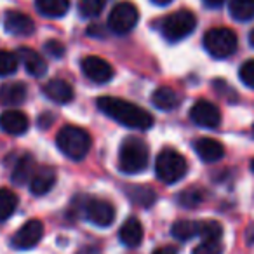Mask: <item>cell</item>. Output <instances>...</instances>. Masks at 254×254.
<instances>
[{"instance_id": "cell-1", "label": "cell", "mask_w": 254, "mask_h": 254, "mask_svg": "<svg viewBox=\"0 0 254 254\" xmlns=\"http://www.w3.org/2000/svg\"><path fill=\"white\" fill-rule=\"evenodd\" d=\"M98 108L105 115L113 119L115 122L122 124L131 129H150L153 126V117L146 110L139 108L134 103H129L122 98H113V96H101L96 101Z\"/></svg>"}, {"instance_id": "cell-2", "label": "cell", "mask_w": 254, "mask_h": 254, "mask_svg": "<svg viewBox=\"0 0 254 254\" xmlns=\"http://www.w3.org/2000/svg\"><path fill=\"white\" fill-rule=\"evenodd\" d=\"M150 148L143 139L126 138L119 150V169L124 174H138L148 166Z\"/></svg>"}, {"instance_id": "cell-3", "label": "cell", "mask_w": 254, "mask_h": 254, "mask_svg": "<svg viewBox=\"0 0 254 254\" xmlns=\"http://www.w3.org/2000/svg\"><path fill=\"white\" fill-rule=\"evenodd\" d=\"M56 145L68 159L82 160L91 150V136L82 127L66 126L58 132Z\"/></svg>"}, {"instance_id": "cell-4", "label": "cell", "mask_w": 254, "mask_h": 254, "mask_svg": "<svg viewBox=\"0 0 254 254\" xmlns=\"http://www.w3.org/2000/svg\"><path fill=\"white\" fill-rule=\"evenodd\" d=\"M197 26V18L191 11H176L166 16L160 23V33L167 42H180L187 39Z\"/></svg>"}, {"instance_id": "cell-5", "label": "cell", "mask_w": 254, "mask_h": 254, "mask_svg": "<svg viewBox=\"0 0 254 254\" xmlns=\"http://www.w3.org/2000/svg\"><path fill=\"white\" fill-rule=\"evenodd\" d=\"M155 174L162 183L173 185L183 180L187 174V160L180 152L171 148H164L159 153L155 162Z\"/></svg>"}, {"instance_id": "cell-6", "label": "cell", "mask_w": 254, "mask_h": 254, "mask_svg": "<svg viewBox=\"0 0 254 254\" xmlns=\"http://www.w3.org/2000/svg\"><path fill=\"white\" fill-rule=\"evenodd\" d=\"M239 46V39H237L235 32L230 28H211L209 32H205L204 35V47L212 58H223L232 56L237 51Z\"/></svg>"}, {"instance_id": "cell-7", "label": "cell", "mask_w": 254, "mask_h": 254, "mask_svg": "<svg viewBox=\"0 0 254 254\" xmlns=\"http://www.w3.org/2000/svg\"><path fill=\"white\" fill-rule=\"evenodd\" d=\"M139 19V11L132 2H119L108 16V28L117 35L129 33Z\"/></svg>"}, {"instance_id": "cell-8", "label": "cell", "mask_w": 254, "mask_h": 254, "mask_svg": "<svg viewBox=\"0 0 254 254\" xmlns=\"http://www.w3.org/2000/svg\"><path fill=\"white\" fill-rule=\"evenodd\" d=\"M85 218L96 226L106 228L113 223L115 219V207L112 202L105 200V198H91L85 204Z\"/></svg>"}, {"instance_id": "cell-9", "label": "cell", "mask_w": 254, "mask_h": 254, "mask_svg": "<svg viewBox=\"0 0 254 254\" xmlns=\"http://www.w3.org/2000/svg\"><path fill=\"white\" fill-rule=\"evenodd\" d=\"M190 119L197 126L205 127V129H214V127H218L221 124V112H219V108L214 103L200 99V101H197L191 106Z\"/></svg>"}, {"instance_id": "cell-10", "label": "cell", "mask_w": 254, "mask_h": 254, "mask_svg": "<svg viewBox=\"0 0 254 254\" xmlns=\"http://www.w3.org/2000/svg\"><path fill=\"white\" fill-rule=\"evenodd\" d=\"M80 66H82V71H84L85 77H87L89 80L96 82V84H106V82L112 80L113 75H115L112 64L99 56L84 58Z\"/></svg>"}, {"instance_id": "cell-11", "label": "cell", "mask_w": 254, "mask_h": 254, "mask_svg": "<svg viewBox=\"0 0 254 254\" xmlns=\"http://www.w3.org/2000/svg\"><path fill=\"white\" fill-rule=\"evenodd\" d=\"M42 235H44L42 221H40V219H30V221H26L25 225L14 233V237H12V246L21 251L32 249V247H35L37 244L40 242Z\"/></svg>"}, {"instance_id": "cell-12", "label": "cell", "mask_w": 254, "mask_h": 254, "mask_svg": "<svg viewBox=\"0 0 254 254\" xmlns=\"http://www.w3.org/2000/svg\"><path fill=\"white\" fill-rule=\"evenodd\" d=\"M30 120L28 117L23 112H18V110H7L0 115V129L7 134L12 136H19L25 134L28 131Z\"/></svg>"}, {"instance_id": "cell-13", "label": "cell", "mask_w": 254, "mask_h": 254, "mask_svg": "<svg viewBox=\"0 0 254 254\" xmlns=\"http://www.w3.org/2000/svg\"><path fill=\"white\" fill-rule=\"evenodd\" d=\"M4 26L9 33H12V35H19V37L32 35L33 30H35V23H33V19L30 18L28 14L19 12V11H9L7 14H5Z\"/></svg>"}, {"instance_id": "cell-14", "label": "cell", "mask_w": 254, "mask_h": 254, "mask_svg": "<svg viewBox=\"0 0 254 254\" xmlns=\"http://www.w3.org/2000/svg\"><path fill=\"white\" fill-rule=\"evenodd\" d=\"M193 150L198 155V159L204 160V162H207V164L218 162V160H221L223 155H225V146L212 138L195 139Z\"/></svg>"}, {"instance_id": "cell-15", "label": "cell", "mask_w": 254, "mask_h": 254, "mask_svg": "<svg viewBox=\"0 0 254 254\" xmlns=\"http://www.w3.org/2000/svg\"><path fill=\"white\" fill-rule=\"evenodd\" d=\"M44 94L51 99V101L58 103V105H66L73 99V89L66 80L61 78H53L44 85Z\"/></svg>"}, {"instance_id": "cell-16", "label": "cell", "mask_w": 254, "mask_h": 254, "mask_svg": "<svg viewBox=\"0 0 254 254\" xmlns=\"http://www.w3.org/2000/svg\"><path fill=\"white\" fill-rule=\"evenodd\" d=\"M18 60L23 61L26 71L33 77H42L47 71V63L37 51L30 49V47H19L18 49Z\"/></svg>"}, {"instance_id": "cell-17", "label": "cell", "mask_w": 254, "mask_h": 254, "mask_svg": "<svg viewBox=\"0 0 254 254\" xmlns=\"http://www.w3.org/2000/svg\"><path fill=\"white\" fill-rule=\"evenodd\" d=\"M54 183H56V171L51 167H42L30 180V191L40 197V195H46L47 191L53 190Z\"/></svg>"}, {"instance_id": "cell-18", "label": "cell", "mask_w": 254, "mask_h": 254, "mask_svg": "<svg viewBox=\"0 0 254 254\" xmlns=\"http://www.w3.org/2000/svg\"><path fill=\"white\" fill-rule=\"evenodd\" d=\"M120 242L127 247H138L143 240V226L138 218H129L119 232Z\"/></svg>"}, {"instance_id": "cell-19", "label": "cell", "mask_w": 254, "mask_h": 254, "mask_svg": "<svg viewBox=\"0 0 254 254\" xmlns=\"http://www.w3.org/2000/svg\"><path fill=\"white\" fill-rule=\"evenodd\" d=\"M25 99H26V85L21 84V82L4 84L0 87V105L16 106V105H21Z\"/></svg>"}, {"instance_id": "cell-20", "label": "cell", "mask_w": 254, "mask_h": 254, "mask_svg": "<svg viewBox=\"0 0 254 254\" xmlns=\"http://www.w3.org/2000/svg\"><path fill=\"white\" fill-rule=\"evenodd\" d=\"M35 7L46 18H61L70 11V0H35Z\"/></svg>"}, {"instance_id": "cell-21", "label": "cell", "mask_w": 254, "mask_h": 254, "mask_svg": "<svg viewBox=\"0 0 254 254\" xmlns=\"http://www.w3.org/2000/svg\"><path fill=\"white\" fill-rule=\"evenodd\" d=\"M152 103L159 110L169 112V110L176 108L180 105V98H178L176 91H173L171 87H159L152 94Z\"/></svg>"}, {"instance_id": "cell-22", "label": "cell", "mask_w": 254, "mask_h": 254, "mask_svg": "<svg viewBox=\"0 0 254 254\" xmlns=\"http://www.w3.org/2000/svg\"><path fill=\"white\" fill-rule=\"evenodd\" d=\"M35 169V160L33 157L25 155L18 160V164L14 166V171H12V181L16 185H25L28 180H32V173Z\"/></svg>"}, {"instance_id": "cell-23", "label": "cell", "mask_w": 254, "mask_h": 254, "mask_svg": "<svg viewBox=\"0 0 254 254\" xmlns=\"http://www.w3.org/2000/svg\"><path fill=\"white\" fill-rule=\"evenodd\" d=\"M173 235L178 240H190L193 237L200 235V221H191V219H181L176 221L173 226Z\"/></svg>"}, {"instance_id": "cell-24", "label": "cell", "mask_w": 254, "mask_h": 254, "mask_svg": "<svg viewBox=\"0 0 254 254\" xmlns=\"http://www.w3.org/2000/svg\"><path fill=\"white\" fill-rule=\"evenodd\" d=\"M18 207V195L9 188H0V223L9 219Z\"/></svg>"}, {"instance_id": "cell-25", "label": "cell", "mask_w": 254, "mask_h": 254, "mask_svg": "<svg viewBox=\"0 0 254 254\" xmlns=\"http://www.w3.org/2000/svg\"><path fill=\"white\" fill-rule=\"evenodd\" d=\"M230 14L237 21H249L254 18V0H232Z\"/></svg>"}, {"instance_id": "cell-26", "label": "cell", "mask_w": 254, "mask_h": 254, "mask_svg": "<svg viewBox=\"0 0 254 254\" xmlns=\"http://www.w3.org/2000/svg\"><path fill=\"white\" fill-rule=\"evenodd\" d=\"M127 195H129V198H131L136 205H139V207H150V205H153V202H155V198H157L155 191L148 187L127 188Z\"/></svg>"}, {"instance_id": "cell-27", "label": "cell", "mask_w": 254, "mask_h": 254, "mask_svg": "<svg viewBox=\"0 0 254 254\" xmlns=\"http://www.w3.org/2000/svg\"><path fill=\"white\" fill-rule=\"evenodd\" d=\"M200 237L204 240H221L223 226L218 221H211V219L200 221Z\"/></svg>"}, {"instance_id": "cell-28", "label": "cell", "mask_w": 254, "mask_h": 254, "mask_svg": "<svg viewBox=\"0 0 254 254\" xmlns=\"http://www.w3.org/2000/svg\"><path fill=\"white\" fill-rule=\"evenodd\" d=\"M18 70V56L11 51H0V77L12 75Z\"/></svg>"}, {"instance_id": "cell-29", "label": "cell", "mask_w": 254, "mask_h": 254, "mask_svg": "<svg viewBox=\"0 0 254 254\" xmlns=\"http://www.w3.org/2000/svg\"><path fill=\"white\" fill-rule=\"evenodd\" d=\"M178 202L185 207H197L198 204L204 202V191L198 190V188H190V190H185L180 193Z\"/></svg>"}, {"instance_id": "cell-30", "label": "cell", "mask_w": 254, "mask_h": 254, "mask_svg": "<svg viewBox=\"0 0 254 254\" xmlns=\"http://www.w3.org/2000/svg\"><path fill=\"white\" fill-rule=\"evenodd\" d=\"M105 9V0H80L78 2V12L84 18H94Z\"/></svg>"}, {"instance_id": "cell-31", "label": "cell", "mask_w": 254, "mask_h": 254, "mask_svg": "<svg viewBox=\"0 0 254 254\" xmlns=\"http://www.w3.org/2000/svg\"><path fill=\"white\" fill-rule=\"evenodd\" d=\"M191 254H223L221 240H204L193 249Z\"/></svg>"}, {"instance_id": "cell-32", "label": "cell", "mask_w": 254, "mask_h": 254, "mask_svg": "<svg viewBox=\"0 0 254 254\" xmlns=\"http://www.w3.org/2000/svg\"><path fill=\"white\" fill-rule=\"evenodd\" d=\"M239 77L247 87L254 89V60H249L240 66Z\"/></svg>"}, {"instance_id": "cell-33", "label": "cell", "mask_w": 254, "mask_h": 254, "mask_svg": "<svg viewBox=\"0 0 254 254\" xmlns=\"http://www.w3.org/2000/svg\"><path fill=\"white\" fill-rule=\"evenodd\" d=\"M46 51L53 58H61L64 54V46L58 40H49V42H46Z\"/></svg>"}, {"instance_id": "cell-34", "label": "cell", "mask_w": 254, "mask_h": 254, "mask_svg": "<svg viewBox=\"0 0 254 254\" xmlns=\"http://www.w3.org/2000/svg\"><path fill=\"white\" fill-rule=\"evenodd\" d=\"M153 254H178V251L173 246H162L159 249L153 251Z\"/></svg>"}, {"instance_id": "cell-35", "label": "cell", "mask_w": 254, "mask_h": 254, "mask_svg": "<svg viewBox=\"0 0 254 254\" xmlns=\"http://www.w3.org/2000/svg\"><path fill=\"white\" fill-rule=\"evenodd\" d=\"M226 0H204V4L207 5V7H219V5L225 4Z\"/></svg>"}, {"instance_id": "cell-36", "label": "cell", "mask_w": 254, "mask_h": 254, "mask_svg": "<svg viewBox=\"0 0 254 254\" xmlns=\"http://www.w3.org/2000/svg\"><path fill=\"white\" fill-rule=\"evenodd\" d=\"M153 4H157V5H167L169 2H173V0H152Z\"/></svg>"}, {"instance_id": "cell-37", "label": "cell", "mask_w": 254, "mask_h": 254, "mask_svg": "<svg viewBox=\"0 0 254 254\" xmlns=\"http://www.w3.org/2000/svg\"><path fill=\"white\" fill-rule=\"evenodd\" d=\"M249 44H251V46L254 47V28L251 30V33H249Z\"/></svg>"}, {"instance_id": "cell-38", "label": "cell", "mask_w": 254, "mask_h": 254, "mask_svg": "<svg viewBox=\"0 0 254 254\" xmlns=\"http://www.w3.org/2000/svg\"><path fill=\"white\" fill-rule=\"evenodd\" d=\"M251 171H253V173H254V159L251 160Z\"/></svg>"}, {"instance_id": "cell-39", "label": "cell", "mask_w": 254, "mask_h": 254, "mask_svg": "<svg viewBox=\"0 0 254 254\" xmlns=\"http://www.w3.org/2000/svg\"><path fill=\"white\" fill-rule=\"evenodd\" d=\"M253 134H254V126H253Z\"/></svg>"}]
</instances>
